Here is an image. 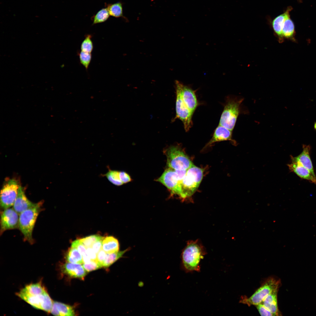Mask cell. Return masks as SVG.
<instances>
[{"label":"cell","mask_w":316,"mask_h":316,"mask_svg":"<svg viewBox=\"0 0 316 316\" xmlns=\"http://www.w3.org/2000/svg\"><path fill=\"white\" fill-rule=\"evenodd\" d=\"M19 214L12 208L4 209L1 214V232L18 228Z\"/></svg>","instance_id":"obj_11"},{"label":"cell","mask_w":316,"mask_h":316,"mask_svg":"<svg viewBox=\"0 0 316 316\" xmlns=\"http://www.w3.org/2000/svg\"><path fill=\"white\" fill-rule=\"evenodd\" d=\"M79 56L80 63L86 69H87L91 60V53L81 51L79 53Z\"/></svg>","instance_id":"obj_30"},{"label":"cell","mask_w":316,"mask_h":316,"mask_svg":"<svg viewBox=\"0 0 316 316\" xmlns=\"http://www.w3.org/2000/svg\"><path fill=\"white\" fill-rule=\"evenodd\" d=\"M176 94V116L175 119L178 118L183 122L186 131H188L192 126L193 113L184 103L182 97V84L178 80L175 81Z\"/></svg>","instance_id":"obj_7"},{"label":"cell","mask_w":316,"mask_h":316,"mask_svg":"<svg viewBox=\"0 0 316 316\" xmlns=\"http://www.w3.org/2000/svg\"><path fill=\"white\" fill-rule=\"evenodd\" d=\"M164 153L169 168L176 170H186L194 165L188 157L178 146L166 149Z\"/></svg>","instance_id":"obj_4"},{"label":"cell","mask_w":316,"mask_h":316,"mask_svg":"<svg viewBox=\"0 0 316 316\" xmlns=\"http://www.w3.org/2000/svg\"><path fill=\"white\" fill-rule=\"evenodd\" d=\"M186 170H176L168 167L156 181L167 187L171 195H177L180 197L181 182Z\"/></svg>","instance_id":"obj_6"},{"label":"cell","mask_w":316,"mask_h":316,"mask_svg":"<svg viewBox=\"0 0 316 316\" xmlns=\"http://www.w3.org/2000/svg\"><path fill=\"white\" fill-rule=\"evenodd\" d=\"M104 238L95 242L91 247L97 254L102 248V242Z\"/></svg>","instance_id":"obj_36"},{"label":"cell","mask_w":316,"mask_h":316,"mask_svg":"<svg viewBox=\"0 0 316 316\" xmlns=\"http://www.w3.org/2000/svg\"><path fill=\"white\" fill-rule=\"evenodd\" d=\"M107 255V253L102 248L97 253V261L102 267H103V265Z\"/></svg>","instance_id":"obj_34"},{"label":"cell","mask_w":316,"mask_h":316,"mask_svg":"<svg viewBox=\"0 0 316 316\" xmlns=\"http://www.w3.org/2000/svg\"><path fill=\"white\" fill-rule=\"evenodd\" d=\"M291 159V163L287 165L290 170L301 178L316 184V176L299 162Z\"/></svg>","instance_id":"obj_12"},{"label":"cell","mask_w":316,"mask_h":316,"mask_svg":"<svg viewBox=\"0 0 316 316\" xmlns=\"http://www.w3.org/2000/svg\"><path fill=\"white\" fill-rule=\"evenodd\" d=\"M119 177L120 180L123 184L131 181V177L129 174L124 171H119Z\"/></svg>","instance_id":"obj_35"},{"label":"cell","mask_w":316,"mask_h":316,"mask_svg":"<svg viewBox=\"0 0 316 316\" xmlns=\"http://www.w3.org/2000/svg\"><path fill=\"white\" fill-rule=\"evenodd\" d=\"M110 16L115 18H122L126 20L123 16V4L121 2L106 4Z\"/></svg>","instance_id":"obj_22"},{"label":"cell","mask_w":316,"mask_h":316,"mask_svg":"<svg viewBox=\"0 0 316 316\" xmlns=\"http://www.w3.org/2000/svg\"><path fill=\"white\" fill-rule=\"evenodd\" d=\"M42 204L41 202L35 203L33 206L19 214L18 228L24 239L30 243L34 242L32 232Z\"/></svg>","instance_id":"obj_2"},{"label":"cell","mask_w":316,"mask_h":316,"mask_svg":"<svg viewBox=\"0 0 316 316\" xmlns=\"http://www.w3.org/2000/svg\"><path fill=\"white\" fill-rule=\"evenodd\" d=\"M232 131L219 125L215 129L212 137L205 147L210 146L217 142L229 140L235 144V141L232 139Z\"/></svg>","instance_id":"obj_14"},{"label":"cell","mask_w":316,"mask_h":316,"mask_svg":"<svg viewBox=\"0 0 316 316\" xmlns=\"http://www.w3.org/2000/svg\"><path fill=\"white\" fill-rule=\"evenodd\" d=\"M243 99L229 98L226 101L220 119L219 125L232 131L240 112Z\"/></svg>","instance_id":"obj_5"},{"label":"cell","mask_w":316,"mask_h":316,"mask_svg":"<svg viewBox=\"0 0 316 316\" xmlns=\"http://www.w3.org/2000/svg\"><path fill=\"white\" fill-rule=\"evenodd\" d=\"M86 253L91 260L97 261V255L93 249L91 248H87Z\"/></svg>","instance_id":"obj_37"},{"label":"cell","mask_w":316,"mask_h":316,"mask_svg":"<svg viewBox=\"0 0 316 316\" xmlns=\"http://www.w3.org/2000/svg\"><path fill=\"white\" fill-rule=\"evenodd\" d=\"M206 253L203 246L197 240L188 241L181 254L183 269L187 273L200 272V261Z\"/></svg>","instance_id":"obj_1"},{"label":"cell","mask_w":316,"mask_h":316,"mask_svg":"<svg viewBox=\"0 0 316 316\" xmlns=\"http://www.w3.org/2000/svg\"><path fill=\"white\" fill-rule=\"evenodd\" d=\"M104 238V237L97 235H93L82 238L80 240L87 248L91 247L95 242Z\"/></svg>","instance_id":"obj_28"},{"label":"cell","mask_w":316,"mask_h":316,"mask_svg":"<svg viewBox=\"0 0 316 316\" xmlns=\"http://www.w3.org/2000/svg\"><path fill=\"white\" fill-rule=\"evenodd\" d=\"M66 259L69 262L81 264L83 263L81 254L76 248L71 247L67 253Z\"/></svg>","instance_id":"obj_23"},{"label":"cell","mask_w":316,"mask_h":316,"mask_svg":"<svg viewBox=\"0 0 316 316\" xmlns=\"http://www.w3.org/2000/svg\"><path fill=\"white\" fill-rule=\"evenodd\" d=\"M279 285V281L274 278L268 279L266 282L250 297L245 298L241 302L250 306L256 305L262 303L265 298L275 290L278 289Z\"/></svg>","instance_id":"obj_9"},{"label":"cell","mask_w":316,"mask_h":316,"mask_svg":"<svg viewBox=\"0 0 316 316\" xmlns=\"http://www.w3.org/2000/svg\"><path fill=\"white\" fill-rule=\"evenodd\" d=\"M91 35H90L86 36L82 42L80 46L81 51L91 53L93 48Z\"/></svg>","instance_id":"obj_29"},{"label":"cell","mask_w":316,"mask_h":316,"mask_svg":"<svg viewBox=\"0 0 316 316\" xmlns=\"http://www.w3.org/2000/svg\"><path fill=\"white\" fill-rule=\"evenodd\" d=\"M19 186L18 181L14 179L9 180L3 186L0 193V205L3 209L13 206Z\"/></svg>","instance_id":"obj_10"},{"label":"cell","mask_w":316,"mask_h":316,"mask_svg":"<svg viewBox=\"0 0 316 316\" xmlns=\"http://www.w3.org/2000/svg\"><path fill=\"white\" fill-rule=\"evenodd\" d=\"M182 93L184 103L193 113L198 105L195 91L190 87L182 84Z\"/></svg>","instance_id":"obj_16"},{"label":"cell","mask_w":316,"mask_h":316,"mask_svg":"<svg viewBox=\"0 0 316 316\" xmlns=\"http://www.w3.org/2000/svg\"><path fill=\"white\" fill-rule=\"evenodd\" d=\"M110 14L106 7L103 8L92 16V25L103 23L109 18Z\"/></svg>","instance_id":"obj_26"},{"label":"cell","mask_w":316,"mask_h":316,"mask_svg":"<svg viewBox=\"0 0 316 316\" xmlns=\"http://www.w3.org/2000/svg\"><path fill=\"white\" fill-rule=\"evenodd\" d=\"M82 257L83 263H87L91 260L86 253L82 255Z\"/></svg>","instance_id":"obj_38"},{"label":"cell","mask_w":316,"mask_h":316,"mask_svg":"<svg viewBox=\"0 0 316 316\" xmlns=\"http://www.w3.org/2000/svg\"><path fill=\"white\" fill-rule=\"evenodd\" d=\"M17 295L35 308L50 312L54 302L47 291L30 294L18 293Z\"/></svg>","instance_id":"obj_8"},{"label":"cell","mask_w":316,"mask_h":316,"mask_svg":"<svg viewBox=\"0 0 316 316\" xmlns=\"http://www.w3.org/2000/svg\"><path fill=\"white\" fill-rule=\"evenodd\" d=\"M204 171L203 169L194 165L186 170L181 182V198L185 199L193 195L202 179Z\"/></svg>","instance_id":"obj_3"},{"label":"cell","mask_w":316,"mask_h":316,"mask_svg":"<svg viewBox=\"0 0 316 316\" xmlns=\"http://www.w3.org/2000/svg\"><path fill=\"white\" fill-rule=\"evenodd\" d=\"M63 272L71 277L83 280L86 271L81 264L68 262L63 266Z\"/></svg>","instance_id":"obj_15"},{"label":"cell","mask_w":316,"mask_h":316,"mask_svg":"<svg viewBox=\"0 0 316 316\" xmlns=\"http://www.w3.org/2000/svg\"><path fill=\"white\" fill-rule=\"evenodd\" d=\"M278 289L273 291L267 295L262 303L272 314L273 316L280 315L279 310L277 302V293Z\"/></svg>","instance_id":"obj_19"},{"label":"cell","mask_w":316,"mask_h":316,"mask_svg":"<svg viewBox=\"0 0 316 316\" xmlns=\"http://www.w3.org/2000/svg\"><path fill=\"white\" fill-rule=\"evenodd\" d=\"M102 176L105 177L110 183L116 186H120L123 184L120 178L119 171L109 168L108 171Z\"/></svg>","instance_id":"obj_27"},{"label":"cell","mask_w":316,"mask_h":316,"mask_svg":"<svg viewBox=\"0 0 316 316\" xmlns=\"http://www.w3.org/2000/svg\"><path fill=\"white\" fill-rule=\"evenodd\" d=\"M71 247L76 248L82 255L86 253V248L80 239L73 241L71 243Z\"/></svg>","instance_id":"obj_32"},{"label":"cell","mask_w":316,"mask_h":316,"mask_svg":"<svg viewBox=\"0 0 316 316\" xmlns=\"http://www.w3.org/2000/svg\"><path fill=\"white\" fill-rule=\"evenodd\" d=\"M294 32V25L289 15L284 22L282 29V36L286 38H290L293 36Z\"/></svg>","instance_id":"obj_25"},{"label":"cell","mask_w":316,"mask_h":316,"mask_svg":"<svg viewBox=\"0 0 316 316\" xmlns=\"http://www.w3.org/2000/svg\"><path fill=\"white\" fill-rule=\"evenodd\" d=\"M50 312L55 316H74L75 315L72 306L58 302H54Z\"/></svg>","instance_id":"obj_18"},{"label":"cell","mask_w":316,"mask_h":316,"mask_svg":"<svg viewBox=\"0 0 316 316\" xmlns=\"http://www.w3.org/2000/svg\"><path fill=\"white\" fill-rule=\"evenodd\" d=\"M83 266L87 272H91L102 267L97 261L92 260L88 262L83 263Z\"/></svg>","instance_id":"obj_31"},{"label":"cell","mask_w":316,"mask_h":316,"mask_svg":"<svg viewBox=\"0 0 316 316\" xmlns=\"http://www.w3.org/2000/svg\"><path fill=\"white\" fill-rule=\"evenodd\" d=\"M310 149L311 147L310 145H303V150L301 153L296 157H293L291 156V159L300 162L312 174H315L310 156Z\"/></svg>","instance_id":"obj_17"},{"label":"cell","mask_w":316,"mask_h":316,"mask_svg":"<svg viewBox=\"0 0 316 316\" xmlns=\"http://www.w3.org/2000/svg\"><path fill=\"white\" fill-rule=\"evenodd\" d=\"M102 248L107 253L118 251L119 248V242L113 236H107L104 238L103 240Z\"/></svg>","instance_id":"obj_20"},{"label":"cell","mask_w":316,"mask_h":316,"mask_svg":"<svg viewBox=\"0 0 316 316\" xmlns=\"http://www.w3.org/2000/svg\"><path fill=\"white\" fill-rule=\"evenodd\" d=\"M291 8H288L284 13L276 17L273 21L272 25L273 29L276 35L279 37H282V29L284 21L289 15Z\"/></svg>","instance_id":"obj_21"},{"label":"cell","mask_w":316,"mask_h":316,"mask_svg":"<svg viewBox=\"0 0 316 316\" xmlns=\"http://www.w3.org/2000/svg\"><path fill=\"white\" fill-rule=\"evenodd\" d=\"M129 248H128L123 251H119L111 253H107L103 265V267H109L121 257L126 252L129 250Z\"/></svg>","instance_id":"obj_24"},{"label":"cell","mask_w":316,"mask_h":316,"mask_svg":"<svg viewBox=\"0 0 316 316\" xmlns=\"http://www.w3.org/2000/svg\"><path fill=\"white\" fill-rule=\"evenodd\" d=\"M260 315L262 316H273L272 312L262 303L256 305Z\"/></svg>","instance_id":"obj_33"},{"label":"cell","mask_w":316,"mask_h":316,"mask_svg":"<svg viewBox=\"0 0 316 316\" xmlns=\"http://www.w3.org/2000/svg\"><path fill=\"white\" fill-rule=\"evenodd\" d=\"M35 204L27 198L23 188L20 186L17 197L13 206L14 209L19 214L33 206Z\"/></svg>","instance_id":"obj_13"},{"label":"cell","mask_w":316,"mask_h":316,"mask_svg":"<svg viewBox=\"0 0 316 316\" xmlns=\"http://www.w3.org/2000/svg\"><path fill=\"white\" fill-rule=\"evenodd\" d=\"M314 129L315 130H316V122H315L314 123Z\"/></svg>","instance_id":"obj_39"}]
</instances>
